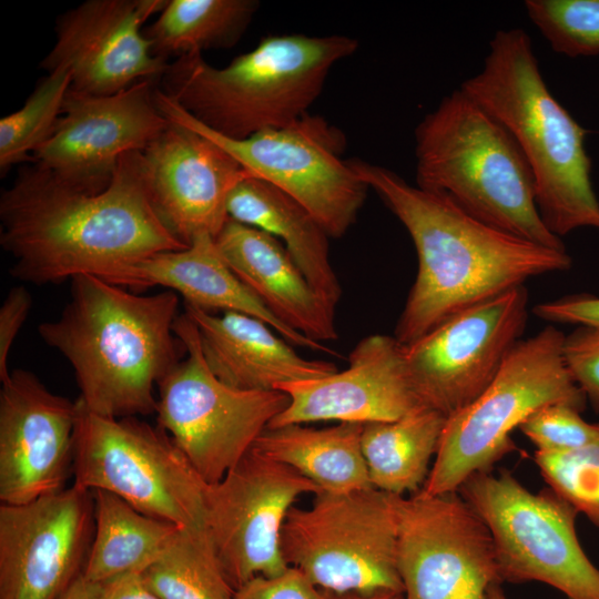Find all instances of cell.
Masks as SVG:
<instances>
[{
  "instance_id": "obj_1",
  "label": "cell",
  "mask_w": 599,
  "mask_h": 599,
  "mask_svg": "<svg viewBox=\"0 0 599 599\" xmlns=\"http://www.w3.org/2000/svg\"><path fill=\"white\" fill-rule=\"evenodd\" d=\"M0 221L11 275L35 285L82 274L106 280L152 254L187 247L151 202L142 151L124 154L100 191L24 166L1 193Z\"/></svg>"
},
{
  "instance_id": "obj_2",
  "label": "cell",
  "mask_w": 599,
  "mask_h": 599,
  "mask_svg": "<svg viewBox=\"0 0 599 599\" xmlns=\"http://www.w3.org/2000/svg\"><path fill=\"white\" fill-rule=\"evenodd\" d=\"M351 163L405 226L417 253V275L394 332L404 346L531 277L571 267L567 250L496 230L445 195L412 185L385 166L361 160Z\"/></svg>"
},
{
  "instance_id": "obj_3",
  "label": "cell",
  "mask_w": 599,
  "mask_h": 599,
  "mask_svg": "<svg viewBox=\"0 0 599 599\" xmlns=\"http://www.w3.org/2000/svg\"><path fill=\"white\" fill-rule=\"evenodd\" d=\"M179 296L173 291L139 295L98 276L71 278L60 316L39 324L47 345L71 364L78 400L106 417L156 412L154 386L185 354L174 333Z\"/></svg>"
},
{
  "instance_id": "obj_4",
  "label": "cell",
  "mask_w": 599,
  "mask_h": 599,
  "mask_svg": "<svg viewBox=\"0 0 599 599\" xmlns=\"http://www.w3.org/2000/svg\"><path fill=\"white\" fill-rule=\"evenodd\" d=\"M460 89L516 140L547 229L560 238L580 227L599 230L587 132L551 94L525 30L497 31L481 70Z\"/></svg>"
},
{
  "instance_id": "obj_5",
  "label": "cell",
  "mask_w": 599,
  "mask_h": 599,
  "mask_svg": "<svg viewBox=\"0 0 599 599\" xmlns=\"http://www.w3.org/2000/svg\"><path fill=\"white\" fill-rule=\"evenodd\" d=\"M357 48L356 39L341 34L271 35L224 68L202 53L181 55L160 89L210 130L241 140L307 114L331 69Z\"/></svg>"
},
{
  "instance_id": "obj_6",
  "label": "cell",
  "mask_w": 599,
  "mask_h": 599,
  "mask_svg": "<svg viewBox=\"0 0 599 599\" xmlns=\"http://www.w3.org/2000/svg\"><path fill=\"white\" fill-rule=\"evenodd\" d=\"M416 185L504 233L566 250L541 220L532 172L510 132L460 88L415 129Z\"/></svg>"
},
{
  "instance_id": "obj_7",
  "label": "cell",
  "mask_w": 599,
  "mask_h": 599,
  "mask_svg": "<svg viewBox=\"0 0 599 599\" xmlns=\"http://www.w3.org/2000/svg\"><path fill=\"white\" fill-rule=\"evenodd\" d=\"M564 339L552 325L520 339L490 385L447 418L424 494L455 493L473 475L490 471L516 449L514 429L540 407L567 403L583 412L587 398L566 367Z\"/></svg>"
},
{
  "instance_id": "obj_8",
  "label": "cell",
  "mask_w": 599,
  "mask_h": 599,
  "mask_svg": "<svg viewBox=\"0 0 599 599\" xmlns=\"http://www.w3.org/2000/svg\"><path fill=\"white\" fill-rule=\"evenodd\" d=\"M314 496L309 508L293 506L284 521L287 566L333 595L403 592L396 495L368 487Z\"/></svg>"
},
{
  "instance_id": "obj_9",
  "label": "cell",
  "mask_w": 599,
  "mask_h": 599,
  "mask_svg": "<svg viewBox=\"0 0 599 599\" xmlns=\"http://www.w3.org/2000/svg\"><path fill=\"white\" fill-rule=\"evenodd\" d=\"M77 403L73 485L112 493L181 528L206 530L209 484L165 430L134 416H101Z\"/></svg>"
},
{
  "instance_id": "obj_10",
  "label": "cell",
  "mask_w": 599,
  "mask_h": 599,
  "mask_svg": "<svg viewBox=\"0 0 599 599\" xmlns=\"http://www.w3.org/2000/svg\"><path fill=\"white\" fill-rule=\"evenodd\" d=\"M458 493L491 535L501 582L538 581L567 599H599V569L577 536L579 512L552 489L531 493L501 470L473 475Z\"/></svg>"
},
{
  "instance_id": "obj_11",
  "label": "cell",
  "mask_w": 599,
  "mask_h": 599,
  "mask_svg": "<svg viewBox=\"0 0 599 599\" xmlns=\"http://www.w3.org/2000/svg\"><path fill=\"white\" fill-rule=\"evenodd\" d=\"M186 354L158 384V426L165 430L207 484L220 481L290 404L282 390H242L209 368L194 322L174 323Z\"/></svg>"
},
{
  "instance_id": "obj_12",
  "label": "cell",
  "mask_w": 599,
  "mask_h": 599,
  "mask_svg": "<svg viewBox=\"0 0 599 599\" xmlns=\"http://www.w3.org/2000/svg\"><path fill=\"white\" fill-rule=\"evenodd\" d=\"M155 100L167 120L212 140L252 176L300 202L329 237L343 236L356 221L369 187L342 159L343 133L324 119L307 113L286 126L234 140L200 123L160 88Z\"/></svg>"
},
{
  "instance_id": "obj_13",
  "label": "cell",
  "mask_w": 599,
  "mask_h": 599,
  "mask_svg": "<svg viewBox=\"0 0 599 599\" xmlns=\"http://www.w3.org/2000/svg\"><path fill=\"white\" fill-rule=\"evenodd\" d=\"M405 599H488L499 577L491 535L458 491L396 496Z\"/></svg>"
},
{
  "instance_id": "obj_14",
  "label": "cell",
  "mask_w": 599,
  "mask_h": 599,
  "mask_svg": "<svg viewBox=\"0 0 599 599\" xmlns=\"http://www.w3.org/2000/svg\"><path fill=\"white\" fill-rule=\"evenodd\" d=\"M321 493L308 478L255 448L205 493V527L234 590L288 569L281 550L284 521L302 495Z\"/></svg>"
},
{
  "instance_id": "obj_15",
  "label": "cell",
  "mask_w": 599,
  "mask_h": 599,
  "mask_svg": "<svg viewBox=\"0 0 599 599\" xmlns=\"http://www.w3.org/2000/svg\"><path fill=\"white\" fill-rule=\"evenodd\" d=\"M527 318L522 285L453 315L405 346L422 406L448 418L474 402L521 339Z\"/></svg>"
},
{
  "instance_id": "obj_16",
  "label": "cell",
  "mask_w": 599,
  "mask_h": 599,
  "mask_svg": "<svg viewBox=\"0 0 599 599\" xmlns=\"http://www.w3.org/2000/svg\"><path fill=\"white\" fill-rule=\"evenodd\" d=\"M155 90L153 80L110 95L69 89L55 126L32 159L69 184L103 190L124 154L143 151L167 128Z\"/></svg>"
},
{
  "instance_id": "obj_17",
  "label": "cell",
  "mask_w": 599,
  "mask_h": 599,
  "mask_svg": "<svg viewBox=\"0 0 599 599\" xmlns=\"http://www.w3.org/2000/svg\"><path fill=\"white\" fill-rule=\"evenodd\" d=\"M94 501L75 485L0 506V599H59L82 573Z\"/></svg>"
},
{
  "instance_id": "obj_18",
  "label": "cell",
  "mask_w": 599,
  "mask_h": 599,
  "mask_svg": "<svg viewBox=\"0 0 599 599\" xmlns=\"http://www.w3.org/2000/svg\"><path fill=\"white\" fill-rule=\"evenodd\" d=\"M167 0H89L58 18L55 43L41 62L71 72L70 89L115 94L144 80L162 78L169 63L153 53L143 23Z\"/></svg>"
},
{
  "instance_id": "obj_19",
  "label": "cell",
  "mask_w": 599,
  "mask_h": 599,
  "mask_svg": "<svg viewBox=\"0 0 599 599\" xmlns=\"http://www.w3.org/2000/svg\"><path fill=\"white\" fill-rule=\"evenodd\" d=\"M1 383V504L62 490L73 465L78 403L53 394L24 369L10 372Z\"/></svg>"
},
{
  "instance_id": "obj_20",
  "label": "cell",
  "mask_w": 599,
  "mask_h": 599,
  "mask_svg": "<svg viewBox=\"0 0 599 599\" xmlns=\"http://www.w3.org/2000/svg\"><path fill=\"white\" fill-rule=\"evenodd\" d=\"M142 156L151 202L186 246L203 234L217 236L230 192L251 175L215 142L174 121Z\"/></svg>"
},
{
  "instance_id": "obj_21",
  "label": "cell",
  "mask_w": 599,
  "mask_h": 599,
  "mask_svg": "<svg viewBox=\"0 0 599 599\" xmlns=\"http://www.w3.org/2000/svg\"><path fill=\"white\" fill-rule=\"evenodd\" d=\"M275 389L287 394L290 404L267 428L329 420L390 422L424 407L410 380L405 346L385 334L359 341L349 353L346 369L278 384Z\"/></svg>"
},
{
  "instance_id": "obj_22",
  "label": "cell",
  "mask_w": 599,
  "mask_h": 599,
  "mask_svg": "<svg viewBox=\"0 0 599 599\" xmlns=\"http://www.w3.org/2000/svg\"><path fill=\"white\" fill-rule=\"evenodd\" d=\"M104 281L133 292L163 286L182 295L185 304L204 312L243 313L266 323L291 345L339 356L274 316L229 267L215 238L207 234L195 237L185 248L159 252L136 261Z\"/></svg>"
},
{
  "instance_id": "obj_23",
  "label": "cell",
  "mask_w": 599,
  "mask_h": 599,
  "mask_svg": "<svg viewBox=\"0 0 599 599\" xmlns=\"http://www.w3.org/2000/svg\"><path fill=\"white\" fill-rule=\"evenodd\" d=\"M215 242L229 267L282 323L318 343L337 339L335 308L276 237L229 219Z\"/></svg>"
},
{
  "instance_id": "obj_24",
  "label": "cell",
  "mask_w": 599,
  "mask_h": 599,
  "mask_svg": "<svg viewBox=\"0 0 599 599\" xmlns=\"http://www.w3.org/2000/svg\"><path fill=\"white\" fill-rule=\"evenodd\" d=\"M205 362L224 384L242 390H272L290 382L316 379L337 372L334 363L300 356L261 319L238 313L221 316L185 304Z\"/></svg>"
},
{
  "instance_id": "obj_25",
  "label": "cell",
  "mask_w": 599,
  "mask_h": 599,
  "mask_svg": "<svg viewBox=\"0 0 599 599\" xmlns=\"http://www.w3.org/2000/svg\"><path fill=\"white\" fill-rule=\"evenodd\" d=\"M226 210L229 219L281 238L313 290L336 308L343 291L329 261V235L305 206L250 175L232 189Z\"/></svg>"
},
{
  "instance_id": "obj_26",
  "label": "cell",
  "mask_w": 599,
  "mask_h": 599,
  "mask_svg": "<svg viewBox=\"0 0 599 599\" xmlns=\"http://www.w3.org/2000/svg\"><path fill=\"white\" fill-rule=\"evenodd\" d=\"M362 424L324 428L292 424L266 428L253 448L312 480L321 491L348 493L372 487L362 451Z\"/></svg>"
},
{
  "instance_id": "obj_27",
  "label": "cell",
  "mask_w": 599,
  "mask_h": 599,
  "mask_svg": "<svg viewBox=\"0 0 599 599\" xmlns=\"http://www.w3.org/2000/svg\"><path fill=\"white\" fill-rule=\"evenodd\" d=\"M94 530L82 575L106 582L131 572L142 573L174 541L181 527L148 516L119 496L92 490Z\"/></svg>"
},
{
  "instance_id": "obj_28",
  "label": "cell",
  "mask_w": 599,
  "mask_h": 599,
  "mask_svg": "<svg viewBox=\"0 0 599 599\" xmlns=\"http://www.w3.org/2000/svg\"><path fill=\"white\" fill-rule=\"evenodd\" d=\"M446 422L419 407L396 420L364 424L361 444L372 487L396 496L419 491Z\"/></svg>"
},
{
  "instance_id": "obj_29",
  "label": "cell",
  "mask_w": 599,
  "mask_h": 599,
  "mask_svg": "<svg viewBox=\"0 0 599 599\" xmlns=\"http://www.w3.org/2000/svg\"><path fill=\"white\" fill-rule=\"evenodd\" d=\"M260 3L255 0H167L144 30L153 53L166 59L231 48L238 42Z\"/></svg>"
},
{
  "instance_id": "obj_30",
  "label": "cell",
  "mask_w": 599,
  "mask_h": 599,
  "mask_svg": "<svg viewBox=\"0 0 599 599\" xmlns=\"http://www.w3.org/2000/svg\"><path fill=\"white\" fill-rule=\"evenodd\" d=\"M159 599H233L206 530L181 528L169 548L142 573Z\"/></svg>"
},
{
  "instance_id": "obj_31",
  "label": "cell",
  "mask_w": 599,
  "mask_h": 599,
  "mask_svg": "<svg viewBox=\"0 0 599 599\" xmlns=\"http://www.w3.org/2000/svg\"><path fill=\"white\" fill-rule=\"evenodd\" d=\"M71 85V72L58 68L48 72L23 106L0 120V169L30 159L55 126Z\"/></svg>"
},
{
  "instance_id": "obj_32",
  "label": "cell",
  "mask_w": 599,
  "mask_h": 599,
  "mask_svg": "<svg viewBox=\"0 0 599 599\" xmlns=\"http://www.w3.org/2000/svg\"><path fill=\"white\" fill-rule=\"evenodd\" d=\"M525 8L555 52L599 54V0H527Z\"/></svg>"
},
{
  "instance_id": "obj_33",
  "label": "cell",
  "mask_w": 599,
  "mask_h": 599,
  "mask_svg": "<svg viewBox=\"0 0 599 599\" xmlns=\"http://www.w3.org/2000/svg\"><path fill=\"white\" fill-rule=\"evenodd\" d=\"M597 436L585 446L560 454L535 451L545 481L599 527V422Z\"/></svg>"
},
{
  "instance_id": "obj_34",
  "label": "cell",
  "mask_w": 599,
  "mask_h": 599,
  "mask_svg": "<svg viewBox=\"0 0 599 599\" xmlns=\"http://www.w3.org/2000/svg\"><path fill=\"white\" fill-rule=\"evenodd\" d=\"M519 430L536 451L560 454L580 448L598 434V424L585 420L581 412L567 403H552L534 412Z\"/></svg>"
},
{
  "instance_id": "obj_35",
  "label": "cell",
  "mask_w": 599,
  "mask_h": 599,
  "mask_svg": "<svg viewBox=\"0 0 599 599\" xmlns=\"http://www.w3.org/2000/svg\"><path fill=\"white\" fill-rule=\"evenodd\" d=\"M562 354L573 382L599 412V328L578 326L565 335Z\"/></svg>"
},
{
  "instance_id": "obj_36",
  "label": "cell",
  "mask_w": 599,
  "mask_h": 599,
  "mask_svg": "<svg viewBox=\"0 0 599 599\" xmlns=\"http://www.w3.org/2000/svg\"><path fill=\"white\" fill-rule=\"evenodd\" d=\"M233 599H332L298 570L288 567L275 577L257 576L234 591Z\"/></svg>"
},
{
  "instance_id": "obj_37",
  "label": "cell",
  "mask_w": 599,
  "mask_h": 599,
  "mask_svg": "<svg viewBox=\"0 0 599 599\" xmlns=\"http://www.w3.org/2000/svg\"><path fill=\"white\" fill-rule=\"evenodd\" d=\"M534 314L546 322L599 328V297L569 295L535 305Z\"/></svg>"
},
{
  "instance_id": "obj_38",
  "label": "cell",
  "mask_w": 599,
  "mask_h": 599,
  "mask_svg": "<svg viewBox=\"0 0 599 599\" xmlns=\"http://www.w3.org/2000/svg\"><path fill=\"white\" fill-rule=\"evenodd\" d=\"M31 308V296L22 285L12 287L0 306V380L10 373L11 346Z\"/></svg>"
},
{
  "instance_id": "obj_39",
  "label": "cell",
  "mask_w": 599,
  "mask_h": 599,
  "mask_svg": "<svg viewBox=\"0 0 599 599\" xmlns=\"http://www.w3.org/2000/svg\"><path fill=\"white\" fill-rule=\"evenodd\" d=\"M105 599L159 598L145 586L140 572H131L106 581Z\"/></svg>"
},
{
  "instance_id": "obj_40",
  "label": "cell",
  "mask_w": 599,
  "mask_h": 599,
  "mask_svg": "<svg viewBox=\"0 0 599 599\" xmlns=\"http://www.w3.org/2000/svg\"><path fill=\"white\" fill-rule=\"evenodd\" d=\"M106 582H97L79 575L59 599H105Z\"/></svg>"
},
{
  "instance_id": "obj_41",
  "label": "cell",
  "mask_w": 599,
  "mask_h": 599,
  "mask_svg": "<svg viewBox=\"0 0 599 599\" xmlns=\"http://www.w3.org/2000/svg\"><path fill=\"white\" fill-rule=\"evenodd\" d=\"M332 595V599H405L403 592L398 591H380L368 595L362 593H345V595Z\"/></svg>"
},
{
  "instance_id": "obj_42",
  "label": "cell",
  "mask_w": 599,
  "mask_h": 599,
  "mask_svg": "<svg viewBox=\"0 0 599 599\" xmlns=\"http://www.w3.org/2000/svg\"><path fill=\"white\" fill-rule=\"evenodd\" d=\"M488 599H507L504 590L500 587V583L494 585L490 588Z\"/></svg>"
}]
</instances>
